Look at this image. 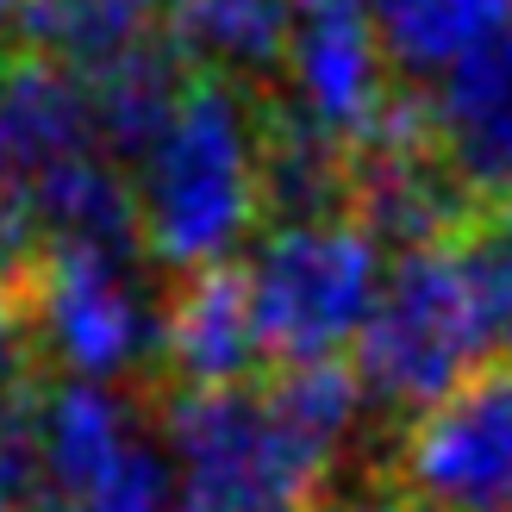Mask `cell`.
<instances>
[{
	"mask_svg": "<svg viewBox=\"0 0 512 512\" xmlns=\"http://www.w3.org/2000/svg\"><path fill=\"white\" fill-rule=\"evenodd\" d=\"M144 256L175 275L232 263L263 225V88L194 69L163 132L132 163Z\"/></svg>",
	"mask_w": 512,
	"mask_h": 512,
	"instance_id": "obj_1",
	"label": "cell"
},
{
	"mask_svg": "<svg viewBox=\"0 0 512 512\" xmlns=\"http://www.w3.org/2000/svg\"><path fill=\"white\" fill-rule=\"evenodd\" d=\"M512 356V313L475 238L400 250L356 338V375L388 425H413L469 375Z\"/></svg>",
	"mask_w": 512,
	"mask_h": 512,
	"instance_id": "obj_2",
	"label": "cell"
},
{
	"mask_svg": "<svg viewBox=\"0 0 512 512\" xmlns=\"http://www.w3.org/2000/svg\"><path fill=\"white\" fill-rule=\"evenodd\" d=\"M163 438L182 469L175 512H300L331 500V463L300 444L256 381L157 388Z\"/></svg>",
	"mask_w": 512,
	"mask_h": 512,
	"instance_id": "obj_3",
	"label": "cell"
},
{
	"mask_svg": "<svg viewBox=\"0 0 512 512\" xmlns=\"http://www.w3.org/2000/svg\"><path fill=\"white\" fill-rule=\"evenodd\" d=\"M250 319L263 344V369L338 363L344 344L363 338L381 294V244L363 219H306L269 225L244 263Z\"/></svg>",
	"mask_w": 512,
	"mask_h": 512,
	"instance_id": "obj_4",
	"label": "cell"
},
{
	"mask_svg": "<svg viewBox=\"0 0 512 512\" xmlns=\"http://www.w3.org/2000/svg\"><path fill=\"white\" fill-rule=\"evenodd\" d=\"M132 263L138 250L107 244H38L19 263V313L44 369L63 363L75 381L157 375L163 306L144 300Z\"/></svg>",
	"mask_w": 512,
	"mask_h": 512,
	"instance_id": "obj_5",
	"label": "cell"
},
{
	"mask_svg": "<svg viewBox=\"0 0 512 512\" xmlns=\"http://www.w3.org/2000/svg\"><path fill=\"white\" fill-rule=\"evenodd\" d=\"M294 7L300 13L288 63H281L269 94L288 113H300L313 132L338 138L344 150H369L413 100L369 19V0H294Z\"/></svg>",
	"mask_w": 512,
	"mask_h": 512,
	"instance_id": "obj_6",
	"label": "cell"
},
{
	"mask_svg": "<svg viewBox=\"0 0 512 512\" xmlns=\"http://www.w3.org/2000/svg\"><path fill=\"white\" fill-rule=\"evenodd\" d=\"M263 375V344L250 319L244 263H213L175 281L163 300L157 388H238Z\"/></svg>",
	"mask_w": 512,
	"mask_h": 512,
	"instance_id": "obj_7",
	"label": "cell"
},
{
	"mask_svg": "<svg viewBox=\"0 0 512 512\" xmlns=\"http://www.w3.org/2000/svg\"><path fill=\"white\" fill-rule=\"evenodd\" d=\"M425 100V125L469 182L500 200L512 182V25L450 63Z\"/></svg>",
	"mask_w": 512,
	"mask_h": 512,
	"instance_id": "obj_8",
	"label": "cell"
},
{
	"mask_svg": "<svg viewBox=\"0 0 512 512\" xmlns=\"http://www.w3.org/2000/svg\"><path fill=\"white\" fill-rule=\"evenodd\" d=\"M294 13V0H175L163 32L194 69L232 75L244 88H275L288 63Z\"/></svg>",
	"mask_w": 512,
	"mask_h": 512,
	"instance_id": "obj_9",
	"label": "cell"
},
{
	"mask_svg": "<svg viewBox=\"0 0 512 512\" xmlns=\"http://www.w3.org/2000/svg\"><path fill=\"white\" fill-rule=\"evenodd\" d=\"M369 19L406 82H438L475 44L512 25V0H369Z\"/></svg>",
	"mask_w": 512,
	"mask_h": 512,
	"instance_id": "obj_10",
	"label": "cell"
},
{
	"mask_svg": "<svg viewBox=\"0 0 512 512\" xmlns=\"http://www.w3.org/2000/svg\"><path fill=\"white\" fill-rule=\"evenodd\" d=\"M175 13V0H25L19 13V44L44 50L57 63L100 69L125 57L132 44L157 38Z\"/></svg>",
	"mask_w": 512,
	"mask_h": 512,
	"instance_id": "obj_11",
	"label": "cell"
},
{
	"mask_svg": "<svg viewBox=\"0 0 512 512\" xmlns=\"http://www.w3.org/2000/svg\"><path fill=\"white\" fill-rule=\"evenodd\" d=\"M338 512H425V506H419V500H406L400 488H388V481H375L363 500H350V506H338Z\"/></svg>",
	"mask_w": 512,
	"mask_h": 512,
	"instance_id": "obj_12",
	"label": "cell"
},
{
	"mask_svg": "<svg viewBox=\"0 0 512 512\" xmlns=\"http://www.w3.org/2000/svg\"><path fill=\"white\" fill-rule=\"evenodd\" d=\"M19 13H25V0H0V25H7V19L19 25Z\"/></svg>",
	"mask_w": 512,
	"mask_h": 512,
	"instance_id": "obj_13",
	"label": "cell"
},
{
	"mask_svg": "<svg viewBox=\"0 0 512 512\" xmlns=\"http://www.w3.org/2000/svg\"><path fill=\"white\" fill-rule=\"evenodd\" d=\"M300 512H338V500H325V506H300Z\"/></svg>",
	"mask_w": 512,
	"mask_h": 512,
	"instance_id": "obj_14",
	"label": "cell"
}]
</instances>
